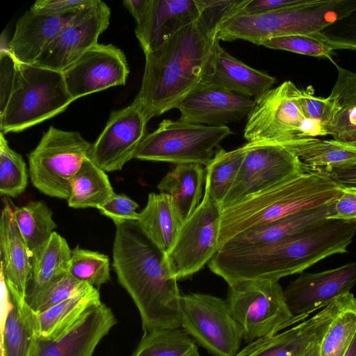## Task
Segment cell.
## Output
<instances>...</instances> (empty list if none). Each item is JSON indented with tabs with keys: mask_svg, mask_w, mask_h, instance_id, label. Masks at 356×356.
Here are the masks:
<instances>
[{
	"mask_svg": "<svg viewBox=\"0 0 356 356\" xmlns=\"http://www.w3.org/2000/svg\"><path fill=\"white\" fill-rule=\"evenodd\" d=\"M115 227L113 266L139 311L144 332L181 327V295L166 253L147 236L138 221Z\"/></svg>",
	"mask_w": 356,
	"mask_h": 356,
	"instance_id": "1",
	"label": "cell"
},
{
	"mask_svg": "<svg viewBox=\"0 0 356 356\" xmlns=\"http://www.w3.org/2000/svg\"><path fill=\"white\" fill-rule=\"evenodd\" d=\"M217 33L200 18L145 54L141 86L134 100L149 120L175 108L204 83Z\"/></svg>",
	"mask_w": 356,
	"mask_h": 356,
	"instance_id": "2",
	"label": "cell"
},
{
	"mask_svg": "<svg viewBox=\"0 0 356 356\" xmlns=\"http://www.w3.org/2000/svg\"><path fill=\"white\" fill-rule=\"evenodd\" d=\"M343 185L317 173L294 175L222 210L219 249L237 234L337 200Z\"/></svg>",
	"mask_w": 356,
	"mask_h": 356,
	"instance_id": "3",
	"label": "cell"
},
{
	"mask_svg": "<svg viewBox=\"0 0 356 356\" xmlns=\"http://www.w3.org/2000/svg\"><path fill=\"white\" fill-rule=\"evenodd\" d=\"M355 11L356 0H308L266 13H238L223 22L216 37L222 41L243 40L262 45L275 38L323 32Z\"/></svg>",
	"mask_w": 356,
	"mask_h": 356,
	"instance_id": "4",
	"label": "cell"
},
{
	"mask_svg": "<svg viewBox=\"0 0 356 356\" xmlns=\"http://www.w3.org/2000/svg\"><path fill=\"white\" fill-rule=\"evenodd\" d=\"M62 72L17 60L13 88L0 113L1 132H19L63 112L74 102Z\"/></svg>",
	"mask_w": 356,
	"mask_h": 356,
	"instance_id": "5",
	"label": "cell"
},
{
	"mask_svg": "<svg viewBox=\"0 0 356 356\" xmlns=\"http://www.w3.org/2000/svg\"><path fill=\"white\" fill-rule=\"evenodd\" d=\"M300 88L286 81L254 99L248 115L244 138L249 143H267L289 149L302 138L326 136L322 124L305 117Z\"/></svg>",
	"mask_w": 356,
	"mask_h": 356,
	"instance_id": "6",
	"label": "cell"
},
{
	"mask_svg": "<svg viewBox=\"0 0 356 356\" xmlns=\"http://www.w3.org/2000/svg\"><path fill=\"white\" fill-rule=\"evenodd\" d=\"M243 339L252 343L305 318L294 316L278 280H242L229 284L226 300Z\"/></svg>",
	"mask_w": 356,
	"mask_h": 356,
	"instance_id": "7",
	"label": "cell"
},
{
	"mask_svg": "<svg viewBox=\"0 0 356 356\" xmlns=\"http://www.w3.org/2000/svg\"><path fill=\"white\" fill-rule=\"evenodd\" d=\"M91 147L79 132L50 126L29 155L32 184L48 196L67 200L71 182Z\"/></svg>",
	"mask_w": 356,
	"mask_h": 356,
	"instance_id": "8",
	"label": "cell"
},
{
	"mask_svg": "<svg viewBox=\"0 0 356 356\" xmlns=\"http://www.w3.org/2000/svg\"><path fill=\"white\" fill-rule=\"evenodd\" d=\"M233 134L227 127H211L163 120L147 134L134 158L143 161L207 165L221 142Z\"/></svg>",
	"mask_w": 356,
	"mask_h": 356,
	"instance_id": "9",
	"label": "cell"
},
{
	"mask_svg": "<svg viewBox=\"0 0 356 356\" xmlns=\"http://www.w3.org/2000/svg\"><path fill=\"white\" fill-rule=\"evenodd\" d=\"M181 327L214 356H236L241 329L222 299L205 293L181 295Z\"/></svg>",
	"mask_w": 356,
	"mask_h": 356,
	"instance_id": "10",
	"label": "cell"
},
{
	"mask_svg": "<svg viewBox=\"0 0 356 356\" xmlns=\"http://www.w3.org/2000/svg\"><path fill=\"white\" fill-rule=\"evenodd\" d=\"M222 209L204 195L186 218L172 248L166 252L171 273L177 280L192 276L209 264L219 250Z\"/></svg>",
	"mask_w": 356,
	"mask_h": 356,
	"instance_id": "11",
	"label": "cell"
},
{
	"mask_svg": "<svg viewBox=\"0 0 356 356\" xmlns=\"http://www.w3.org/2000/svg\"><path fill=\"white\" fill-rule=\"evenodd\" d=\"M247 152L236 177L222 204L224 209L294 175L306 165L286 147L267 143H245Z\"/></svg>",
	"mask_w": 356,
	"mask_h": 356,
	"instance_id": "12",
	"label": "cell"
},
{
	"mask_svg": "<svg viewBox=\"0 0 356 356\" xmlns=\"http://www.w3.org/2000/svg\"><path fill=\"white\" fill-rule=\"evenodd\" d=\"M355 307L356 298L348 292L285 331L250 343L236 356H308L321 345L333 321Z\"/></svg>",
	"mask_w": 356,
	"mask_h": 356,
	"instance_id": "13",
	"label": "cell"
},
{
	"mask_svg": "<svg viewBox=\"0 0 356 356\" xmlns=\"http://www.w3.org/2000/svg\"><path fill=\"white\" fill-rule=\"evenodd\" d=\"M110 18V8L95 0L75 14L34 64L62 72L98 43L99 36L108 27Z\"/></svg>",
	"mask_w": 356,
	"mask_h": 356,
	"instance_id": "14",
	"label": "cell"
},
{
	"mask_svg": "<svg viewBox=\"0 0 356 356\" xmlns=\"http://www.w3.org/2000/svg\"><path fill=\"white\" fill-rule=\"evenodd\" d=\"M149 119L141 105L134 100L128 106L113 111L96 141L92 144L90 159L102 170H121L134 158L146 136Z\"/></svg>",
	"mask_w": 356,
	"mask_h": 356,
	"instance_id": "15",
	"label": "cell"
},
{
	"mask_svg": "<svg viewBox=\"0 0 356 356\" xmlns=\"http://www.w3.org/2000/svg\"><path fill=\"white\" fill-rule=\"evenodd\" d=\"M67 89L76 100L124 85L129 68L124 52L116 46L96 44L62 72Z\"/></svg>",
	"mask_w": 356,
	"mask_h": 356,
	"instance_id": "16",
	"label": "cell"
},
{
	"mask_svg": "<svg viewBox=\"0 0 356 356\" xmlns=\"http://www.w3.org/2000/svg\"><path fill=\"white\" fill-rule=\"evenodd\" d=\"M356 284V261L316 273H303L284 290L286 305L294 316L306 318Z\"/></svg>",
	"mask_w": 356,
	"mask_h": 356,
	"instance_id": "17",
	"label": "cell"
},
{
	"mask_svg": "<svg viewBox=\"0 0 356 356\" xmlns=\"http://www.w3.org/2000/svg\"><path fill=\"white\" fill-rule=\"evenodd\" d=\"M254 99L202 83L177 107L179 120L211 127H223L248 116Z\"/></svg>",
	"mask_w": 356,
	"mask_h": 356,
	"instance_id": "18",
	"label": "cell"
},
{
	"mask_svg": "<svg viewBox=\"0 0 356 356\" xmlns=\"http://www.w3.org/2000/svg\"><path fill=\"white\" fill-rule=\"evenodd\" d=\"M115 323L109 307L102 302L95 304L60 338L52 341L39 339L34 356H92L97 344Z\"/></svg>",
	"mask_w": 356,
	"mask_h": 356,
	"instance_id": "19",
	"label": "cell"
},
{
	"mask_svg": "<svg viewBox=\"0 0 356 356\" xmlns=\"http://www.w3.org/2000/svg\"><path fill=\"white\" fill-rule=\"evenodd\" d=\"M199 16L195 0H150L135 29L144 54L160 47L176 32L197 21Z\"/></svg>",
	"mask_w": 356,
	"mask_h": 356,
	"instance_id": "20",
	"label": "cell"
},
{
	"mask_svg": "<svg viewBox=\"0 0 356 356\" xmlns=\"http://www.w3.org/2000/svg\"><path fill=\"white\" fill-rule=\"evenodd\" d=\"M78 11L48 14L30 8L18 19L9 50L19 62L34 64Z\"/></svg>",
	"mask_w": 356,
	"mask_h": 356,
	"instance_id": "21",
	"label": "cell"
},
{
	"mask_svg": "<svg viewBox=\"0 0 356 356\" xmlns=\"http://www.w3.org/2000/svg\"><path fill=\"white\" fill-rule=\"evenodd\" d=\"M275 82L274 76L245 65L222 47L219 40L216 41L205 83L256 99L270 90Z\"/></svg>",
	"mask_w": 356,
	"mask_h": 356,
	"instance_id": "22",
	"label": "cell"
},
{
	"mask_svg": "<svg viewBox=\"0 0 356 356\" xmlns=\"http://www.w3.org/2000/svg\"><path fill=\"white\" fill-rule=\"evenodd\" d=\"M0 272L6 286L25 300L33 270L29 250L19 231L14 209L6 202L0 219Z\"/></svg>",
	"mask_w": 356,
	"mask_h": 356,
	"instance_id": "23",
	"label": "cell"
},
{
	"mask_svg": "<svg viewBox=\"0 0 356 356\" xmlns=\"http://www.w3.org/2000/svg\"><path fill=\"white\" fill-rule=\"evenodd\" d=\"M1 281L6 303L1 356H34L39 341L37 312Z\"/></svg>",
	"mask_w": 356,
	"mask_h": 356,
	"instance_id": "24",
	"label": "cell"
},
{
	"mask_svg": "<svg viewBox=\"0 0 356 356\" xmlns=\"http://www.w3.org/2000/svg\"><path fill=\"white\" fill-rule=\"evenodd\" d=\"M334 202L248 229L229 240L221 248H238L268 244L305 232L328 220Z\"/></svg>",
	"mask_w": 356,
	"mask_h": 356,
	"instance_id": "25",
	"label": "cell"
},
{
	"mask_svg": "<svg viewBox=\"0 0 356 356\" xmlns=\"http://www.w3.org/2000/svg\"><path fill=\"white\" fill-rule=\"evenodd\" d=\"M334 65L337 78L327 97L330 108L324 130L333 139L356 147V73Z\"/></svg>",
	"mask_w": 356,
	"mask_h": 356,
	"instance_id": "26",
	"label": "cell"
},
{
	"mask_svg": "<svg viewBox=\"0 0 356 356\" xmlns=\"http://www.w3.org/2000/svg\"><path fill=\"white\" fill-rule=\"evenodd\" d=\"M143 232L165 253L173 245L184 221L173 197L151 193L137 220Z\"/></svg>",
	"mask_w": 356,
	"mask_h": 356,
	"instance_id": "27",
	"label": "cell"
},
{
	"mask_svg": "<svg viewBox=\"0 0 356 356\" xmlns=\"http://www.w3.org/2000/svg\"><path fill=\"white\" fill-rule=\"evenodd\" d=\"M71 254L66 240L54 232L28 282L25 301L33 310L47 290L69 273Z\"/></svg>",
	"mask_w": 356,
	"mask_h": 356,
	"instance_id": "28",
	"label": "cell"
},
{
	"mask_svg": "<svg viewBox=\"0 0 356 356\" xmlns=\"http://www.w3.org/2000/svg\"><path fill=\"white\" fill-rule=\"evenodd\" d=\"M14 217L30 253L33 270L56 228L52 211L44 202L33 201L14 208Z\"/></svg>",
	"mask_w": 356,
	"mask_h": 356,
	"instance_id": "29",
	"label": "cell"
},
{
	"mask_svg": "<svg viewBox=\"0 0 356 356\" xmlns=\"http://www.w3.org/2000/svg\"><path fill=\"white\" fill-rule=\"evenodd\" d=\"M97 289L67 300L37 313L39 339L56 340L69 331L95 304L100 302Z\"/></svg>",
	"mask_w": 356,
	"mask_h": 356,
	"instance_id": "30",
	"label": "cell"
},
{
	"mask_svg": "<svg viewBox=\"0 0 356 356\" xmlns=\"http://www.w3.org/2000/svg\"><path fill=\"white\" fill-rule=\"evenodd\" d=\"M205 169L198 163H180L157 185L161 193L173 197L185 220L201 203Z\"/></svg>",
	"mask_w": 356,
	"mask_h": 356,
	"instance_id": "31",
	"label": "cell"
},
{
	"mask_svg": "<svg viewBox=\"0 0 356 356\" xmlns=\"http://www.w3.org/2000/svg\"><path fill=\"white\" fill-rule=\"evenodd\" d=\"M310 169H346L356 166V147L334 140L305 138L288 149Z\"/></svg>",
	"mask_w": 356,
	"mask_h": 356,
	"instance_id": "32",
	"label": "cell"
},
{
	"mask_svg": "<svg viewBox=\"0 0 356 356\" xmlns=\"http://www.w3.org/2000/svg\"><path fill=\"white\" fill-rule=\"evenodd\" d=\"M115 194L106 172L88 156L71 182L67 203L74 209H97Z\"/></svg>",
	"mask_w": 356,
	"mask_h": 356,
	"instance_id": "33",
	"label": "cell"
},
{
	"mask_svg": "<svg viewBox=\"0 0 356 356\" xmlns=\"http://www.w3.org/2000/svg\"><path fill=\"white\" fill-rule=\"evenodd\" d=\"M246 152L245 144L231 151L218 147L213 158L206 165L204 195L220 207L236 177Z\"/></svg>",
	"mask_w": 356,
	"mask_h": 356,
	"instance_id": "34",
	"label": "cell"
},
{
	"mask_svg": "<svg viewBox=\"0 0 356 356\" xmlns=\"http://www.w3.org/2000/svg\"><path fill=\"white\" fill-rule=\"evenodd\" d=\"M131 356H200L191 336L177 328L145 332Z\"/></svg>",
	"mask_w": 356,
	"mask_h": 356,
	"instance_id": "35",
	"label": "cell"
},
{
	"mask_svg": "<svg viewBox=\"0 0 356 356\" xmlns=\"http://www.w3.org/2000/svg\"><path fill=\"white\" fill-rule=\"evenodd\" d=\"M262 45L273 49L284 50L310 56L324 57L332 61L331 55L334 50L356 51V44L330 37L323 32L275 38L266 40Z\"/></svg>",
	"mask_w": 356,
	"mask_h": 356,
	"instance_id": "36",
	"label": "cell"
},
{
	"mask_svg": "<svg viewBox=\"0 0 356 356\" xmlns=\"http://www.w3.org/2000/svg\"><path fill=\"white\" fill-rule=\"evenodd\" d=\"M26 164L22 156L11 149L4 134H0V194L17 197L28 184Z\"/></svg>",
	"mask_w": 356,
	"mask_h": 356,
	"instance_id": "37",
	"label": "cell"
},
{
	"mask_svg": "<svg viewBox=\"0 0 356 356\" xmlns=\"http://www.w3.org/2000/svg\"><path fill=\"white\" fill-rule=\"evenodd\" d=\"M69 273L98 289L110 280L109 258L104 254L77 245L72 250Z\"/></svg>",
	"mask_w": 356,
	"mask_h": 356,
	"instance_id": "38",
	"label": "cell"
},
{
	"mask_svg": "<svg viewBox=\"0 0 356 356\" xmlns=\"http://www.w3.org/2000/svg\"><path fill=\"white\" fill-rule=\"evenodd\" d=\"M356 334V307L341 313L325 333L320 356H345Z\"/></svg>",
	"mask_w": 356,
	"mask_h": 356,
	"instance_id": "39",
	"label": "cell"
},
{
	"mask_svg": "<svg viewBox=\"0 0 356 356\" xmlns=\"http://www.w3.org/2000/svg\"><path fill=\"white\" fill-rule=\"evenodd\" d=\"M94 288L86 282L78 280L67 273L47 290L34 311L37 313L42 312L60 302L86 293Z\"/></svg>",
	"mask_w": 356,
	"mask_h": 356,
	"instance_id": "40",
	"label": "cell"
},
{
	"mask_svg": "<svg viewBox=\"0 0 356 356\" xmlns=\"http://www.w3.org/2000/svg\"><path fill=\"white\" fill-rule=\"evenodd\" d=\"M195 1L200 12L199 18L216 33L223 22L242 10L246 1V0Z\"/></svg>",
	"mask_w": 356,
	"mask_h": 356,
	"instance_id": "41",
	"label": "cell"
},
{
	"mask_svg": "<svg viewBox=\"0 0 356 356\" xmlns=\"http://www.w3.org/2000/svg\"><path fill=\"white\" fill-rule=\"evenodd\" d=\"M137 202L124 194H115L97 209L99 213L111 218L115 225L124 221H137L139 213Z\"/></svg>",
	"mask_w": 356,
	"mask_h": 356,
	"instance_id": "42",
	"label": "cell"
},
{
	"mask_svg": "<svg viewBox=\"0 0 356 356\" xmlns=\"http://www.w3.org/2000/svg\"><path fill=\"white\" fill-rule=\"evenodd\" d=\"M17 59L8 44L0 49V113L4 110L12 92L16 74Z\"/></svg>",
	"mask_w": 356,
	"mask_h": 356,
	"instance_id": "43",
	"label": "cell"
},
{
	"mask_svg": "<svg viewBox=\"0 0 356 356\" xmlns=\"http://www.w3.org/2000/svg\"><path fill=\"white\" fill-rule=\"evenodd\" d=\"M298 99L305 117L320 122L324 129L330 114L328 98L315 97L308 90L300 89Z\"/></svg>",
	"mask_w": 356,
	"mask_h": 356,
	"instance_id": "44",
	"label": "cell"
},
{
	"mask_svg": "<svg viewBox=\"0 0 356 356\" xmlns=\"http://www.w3.org/2000/svg\"><path fill=\"white\" fill-rule=\"evenodd\" d=\"M328 219L356 221V186H344Z\"/></svg>",
	"mask_w": 356,
	"mask_h": 356,
	"instance_id": "45",
	"label": "cell"
},
{
	"mask_svg": "<svg viewBox=\"0 0 356 356\" xmlns=\"http://www.w3.org/2000/svg\"><path fill=\"white\" fill-rule=\"evenodd\" d=\"M95 0H38L31 9L48 13L60 14L75 12L91 4Z\"/></svg>",
	"mask_w": 356,
	"mask_h": 356,
	"instance_id": "46",
	"label": "cell"
},
{
	"mask_svg": "<svg viewBox=\"0 0 356 356\" xmlns=\"http://www.w3.org/2000/svg\"><path fill=\"white\" fill-rule=\"evenodd\" d=\"M308 0H246L239 13L258 15L298 6Z\"/></svg>",
	"mask_w": 356,
	"mask_h": 356,
	"instance_id": "47",
	"label": "cell"
},
{
	"mask_svg": "<svg viewBox=\"0 0 356 356\" xmlns=\"http://www.w3.org/2000/svg\"><path fill=\"white\" fill-rule=\"evenodd\" d=\"M307 172L323 175L341 185L356 186V166L346 169H310Z\"/></svg>",
	"mask_w": 356,
	"mask_h": 356,
	"instance_id": "48",
	"label": "cell"
},
{
	"mask_svg": "<svg viewBox=\"0 0 356 356\" xmlns=\"http://www.w3.org/2000/svg\"><path fill=\"white\" fill-rule=\"evenodd\" d=\"M150 0H124L122 1L124 6L131 14L136 23L138 24L143 17Z\"/></svg>",
	"mask_w": 356,
	"mask_h": 356,
	"instance_id": "49",
	"label": "cell"
},
{
	"mask_svg": "<svg viewBox=\"0 0 356 356\" xmlns=\"http://www.w3.org/2000/svg\"><path fill=\"white\" fill-rule=\"evenodd\" d=\"M350 35L341 40L356 44V20L352 25H350Z\"/></svg>",
	"mask_w": 356,
	"mask_h": 356,
	"instance_id": "50",
	"label": "cell"
},
{
	"mask_svg": "<svg viewBox=\"0 0 356 356\" xmlns=\"http://www.w3.org/2000/svg\"><path fill=\"white\" fill-rule=\"evenodd\" d=\"M345 356H356V334Z\"/></svg>",
	"mask_w": 356,
	"mask_h": 356,
	"instance_id": "51",
	"label": "cell"
},
{
	"mask_svg": "<svg viewBox=\"0 0 356 356\" xmlns=\"http://www.w3.org/2000/svg\"><path fill=\"white\" fill-rule=\"evenodd\" d=\"M321 346V345H320ZM320 346L317 347L312 353L308 356H320Z\"/></svg>",
	"mask_w": 356,
	"mask_h": 356,
	"instance_id": "52",
	"label": "cell"
}]
</instances>
